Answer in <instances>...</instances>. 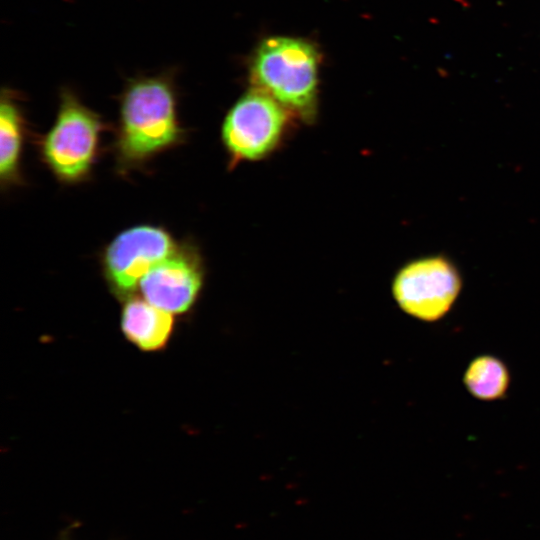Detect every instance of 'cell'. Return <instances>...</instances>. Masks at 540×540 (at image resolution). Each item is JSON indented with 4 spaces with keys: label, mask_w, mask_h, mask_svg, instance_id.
<instances>
[{
    "label": "cell",
    "mask_w": 540,
    "mask_h": 540,
    "mask_svg": "<svg viewBox=\"0 0 540 540\" xmlns=\"http://www.w3.org/2000/svg\"><path fill=\"white\" fill-rule=\"evenodd\" d=\"M318 54L306 41L271 37L259 46L251 75L257 89L283 107L311 118L317 94Z\"/></svg>",
    "instance_id": "cell-2"
},
{
    "label": "cell",
    "mask_w": 540,
    "mask_h": 540,
    "mask_svg": "<svg viewBox=\"0 0 540 540\" xmlns=\"http://www.w3.org/2000/svg\"><path fill=\"white\" fill-rule=\"evenodd\" d=\"M23 140V118L13 95L3 91L0 106V175L9 182L17 174Z\"/></svg>",
    "instance_id": "cell-10"
},
{
    "label": "cell",
    "mask_w": 540,
    "mask_h": 540,
    "mask_svg": "<svg viewBox=\"0 0 540 540\" xmlns=\"http://www.w3.org/2000/svg\"><path fill=\"white\" fill-rule=\"evenodd\" d=\"M174 320L171 313L147 300L128 301L121 318L122 331L127 339L144 351H155L166 345Z\"/></svg>",
    "instance_id": "cell-8"
},
{
    "label": "cell",
    "mask_w": 540,
    "mask_h": 540,
    "mask_svg": "<svg viewBox=\"0 0 540 540\" xmlns=\"http://www.w3.org/2000/svg\"><path fill=\"white\" fill-rule=\"evenodd\" d=\"M286 124L283 106L255 89L243 95L224 119L222 138L238 160H258L278 144Z\"/></svg>",
    "instance_id": "cell-5"
},
{
    "label": "cell",
    "mask_w": 540,
    "mask_h": 540,
    "mask_svg": "<svg viewBox=\"0 0 540 540\" xmlns=\"http://www.w3.org/2000/svg\"><path fill=\"white\" fill-rule=\"evenodd\" d=\"M510 381V372L505 362L491 354L473 358L463 375L466 390L481 401L503 399Z\"/></svg>",
    "instance_id": "cell-9"
},
{
    "label": "cell",
    "mask_w": 540,
    "mask_h": 540,
    "mask_svg": "<svg viewBox=\"0 0 540 540\" xmlns=\"http://www.w3.org/2000/svg\"><path fill=\"white\" fill-rule=\"evenodd\" d=\"M202 285L197 259L175 250L153 266L141 279V292L149 303L169 313L186 312L195 302Z\"/></svg>",
    "instance_id": "cell-7"
},
{
    "label": "cell",
    "mask_w": 540,
    "mask_h": 540,
    "mask_svg": "<svg viewBox=\"0 0 540 540\" xmlns=\"http://www.w3.org/2000/svg\"><path fill=\"white\" fill-rule=\"evenodd\" d=\"M462 286V276L453 261L433 255L404 265L394 277L392 293L403 312L432 323L450 312Z\"/></svg>",
    "instance_id": "cell-4"
},
{
    "label": "cell",
    "mask_w": 540,
    "mask_h": 540,
    "mask_svg": "<svg viewBox=\"0 0 540 540\" xmlns=\"http://www.w3.org/2000/svg\"><path fill=\"white\" fill-rule=\"evenodd\" d=\"M180 138L173 75L165 72L130 80L120 99V161L126 165L141 163Z\"/></svg>",
    "instance_id": "cell-1"
},
{
    "label": "cell",
    "mask_w": 540,
    "mask_h": 540,
    "mask_svg": "<svg viewBox=\"0 0 540 540\" xmlns=\"http://www.w3.org/2000/svg\"><path fill=\"white\" fill-rule=\"evenodd\" d=\"M177 248L170 235L159 227L142 225L119 234L104 254V269L113 287L132 291L143 276Z\"/></svg>",
    "instance_id": "cell-6"
},
{
    "label": "cell",
    "mask_w": 540,
    "mask_h": 540,
    "mask_svg": "<svg viewBox=\"0 0 540 540\" xmlns=\"http://www.w3.org/2000/svg\"><path fill=\"white\" fill-rule=\"evenodd\" d=\"M101 121L70 90L63 89L56 121L42 142V155L61 180L85 177L96 156Z\"/></svg>",
    "instance_id": "cell-3"
}]
</instances>
